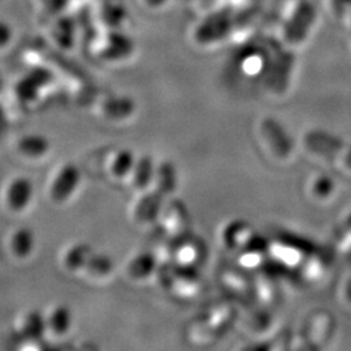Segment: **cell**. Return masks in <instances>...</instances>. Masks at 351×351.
I'll list each match as a JSON object with an SVG mask.
<instances>
[{"label": "cell", "mask_w": 351, "mask_h": 351, "mask_svg": "<svg viewBox=\"0 0 351 351\" xmlns=\"http://www.w3.org/2000/svg\"><path fill=\"white\" fill-rule=\"evenodd\" d=\"M19 333L24 341L27 342H39L46 329V317L39 311H29L23 315L17 324Z\"/></svg>", "instance_id": "5bb4252c"}, {"label": "cell", "mask_w": 351, "mask_h": 351, "mask_svg": "<svg viewBox=\"0 0 351 351\" xmlns=\"http://www.w3.org/2000/svg\"><path fill=\"white\" fill-rule=\"evenodd\" d=\"M176 185H177V172L173 164L169 162L158 164L155 169L152 189L158 190L159 193L163 194L164 197H167L175 191Z\"/></svg>", "instance_id": "d6986e66"}, {"label": "cell", "mask_w": 351, "mask_h": 351, "mask_svg": "<svg viewBox=\"0 0 351 351\" xmlns=\"http://www.w3.org/2000/svg\"><path fill=\"white\" fill-rule=\"evenodd\" d=\"M114 269L113 261L106 254L93 252L81 274L93 281H103L111 277Z\"/></svg>", "instance_id": "9a60e30c"}, {"label": "cell", "mask_w": 351, "mask_h": 351, "mask_svg": "<svg viewBox=\"0 0 351 351\" xmlns=\"http://www.w3.org/2000/svg\"><path fill=\"white\" fill-rule=\"evenodd\" d=\"M0 86H1V82H0Z\"/></svg>", "instance_id": "603a6c76"}, {"label": "cell", "mask_w": 351, "mask_h": 351, "mask_svg": "<svg viewBox=\"0 0 351 351\" xmlns=\"http://www.w3.org/2000/svg\"><path fill=\"white\" fill-rule=\"evenodd\" d=\"M204 252L206 249L202 245L201 241L191 239L190 236L175 241L173 259L180 265L197 268V265L204 258Z\"/></svg>", "instance_id": "9c48e42d"}, {"label": "cell", "mask_w": 351, "mask_h": 351, "mask_svg": "<svg viewBox=\"0 0 351 351\" xmlns=\"http://www.w3.org/2000/svg\"><path fill=\"white\" fill-rule=\"evenodd\" d=\"M8 249L17 259L29 258L36 249V236L33 230L26 226L14 229L8 239Z\"/></svg>", "instance_id": "8fae6325"}, {"label": "cell", "mask_w": 351, "mask_h": 351, "mask_svg": "<svg viewBox=\"0 0 351 351\" xmlns=\"http://www.w3.org/2000/svg\"><path fill=\"white\" fill-rule=\"evenodd\" d=\"M73 326V315L68 306L58 304L46 316V329L51 336L63 337Z\"/></svg>", "instance_id": "7c38bea8"}, {"label": "cell", "mask_w": 351, "mask_h": 351, "mask_svg": "<svg viewBox=\"0 0 351 351\" xmlns=\"http://www.w3.org/2000/svg\"><path fill=\"white\" fill-rule=\"evenodd\" d=\"M156 165L151 156H139L134 164L130 175L128 176V185L137 194L145 193L152 189Z\"/></svg>", "instance_id": "ba28073f"}, {"label": "cell", "mask_w": 351, "mask_h": 351, "mask_svg": "<svg viewBox=\"0 0 351 351\" xmlns=\"http://www.w3.org/2000/svg\"><path fill=\"white\" fill-rule=\"evenodd\" d=\"M136 110V104L130 98L114 97L101 104V114L111 121H123L129 119Z\"/></svg>", "instance_id": "e0dca14e"}, {"label": "cell", "mask_w": 351, "mask_h": 351, "mask_svg": "<svg viewBox=\"0 0 351 351\" xmlns=\"http://www.w3.org/2000/svg\"><path fill=\"white\" fill-rule=\"evenodd\" d=\"M16 149L24 158L38 160L45 158L49 154L51 149L50 141L42 134L30 133V134L23 136L17 141Z\"/></svg>", "instance_id": "4fadbf2b"}, {"label": "cell", "mask_w": 351, "mask_h": 351, "mask_svg": "<svg viewBox=\"0 0 351 351\" xmlns=\"http://www.w3.org/2000/svg\"><path fill=\"white\" fill-rule=\"evenodd\" d=\"M303 146L310 155L351 180V143L326 132L313 130L303 137Z\"/></svg>", "instance_id": "6da1fadb"}, {"label": "cell", "mask_w": 351, "mask_h": 351, "mask_svg": "<svg viewBox=\"0 0 351 351\" xmlns=\"http://www.w3.org/2000/svg\"><path fill=\"white\" fill-rule=\"evenodd\" d=\"M165 285H168L178 295L189 297L199 290L201 281L194 267H185L177 264L173 268L168 269Z\"/></svg>", "instance_id": "8992f818"}, {"label": "cell", "mask_w": 351, "mask_h": 351, "mask_svg": "<svg viewBox=\"0 0 351 351\" xmlns=\"http://www.w3.org/2000/svg\"><path fill=\"white\" fill-rule=\"evenodd\" d=\"M8 30L4 26H0V46H4L8 42Z\"/></svg>", "instance_id": "7402d4cb"}, {"label": "cell", "mask_w": 351, "mask_h": 351, "mask_svg": "<svg viewBox=\"0 0 351 351\" xmlns=\"http://www.w3.org/2000/svg\"><path fill=\"white\" fill-rule=\"evenodd\" d=\"M261 136L264 141L265 149L276 159H284L289 156L291 145L285 130L272 119H267L261 126Z\"/></svg>", "instance_id": "52a82bcc"}, {"label": "cell", "mask_w": 351, "mask_h": 351, "mask_svg": "<svg viewBox=\"0 0 351 351\" xmlns=\"http://www.w3.org/2000/svg\"><path fill=\"white\" fill-rule=\"evenodd\" d=\"M34 197V185L27 177H14L3 193V201L11 213H23L29 207Z\"/></svg>", "instance_id": "5b68a950"}, {"label": "cell", "mask_w": 351, "mask_h": 351, "mask_svg": "<svg viewBox=\"0 0 351 351\" xmlns=\"http://www.w3.org/2000/svg\"><path fill=\"white\" fill-rule=\"evenodd\" d=\"M164 198L163 194L155 189L138 194V198L132 208L133 220L142 226L156 223L163 211Z\"/></svg>", "instance_id": "3957f363"}, {"label": "cell", "mask_w": 351, "mask_h": 351, "mask_svg": "<svg viewBox=\"0 0 351 351\" xmlns=\"http://www.w3.org/2000/svg\"><path fill=\"white\" fill-rule=\"evenodd\" d=\"M160 220L168 239H180L189 236L190 232V216L188 208L181 201H171L164 204Z\"/></svg>", "instance_id": "277c9868"}, {"label": "cell", "mask_w": 351, "mask_h": 351, "mask_svg": "<svg viewBox=\"0 0 351 351\" xmlns=\"http://www.w3.org/2000/svg\"><path fill=\"white\" fill-rule=\"evenodd\" d=\"M81 182V172L73 163H64L51 178L49 195L53 203L68 201Z\"/></svg>", "instance_id": "7a4b0ae2"}, {"label": "cell", "mask_w": 351, "mask_h": 351, "mask_svg": "<svg viewBox=\"0 0 351 351\" xmlns=\"http://www.w3.org/2000/svg\"><path fill=\"white\" fill-rule=\"evenodd\" d=\"M137 162V156L129 149H120L113 152L108 162V171L117 180H126L130 175L134 164Z\"/></svg>", "instance_id": "ac0fdd59"}, {"label": "cell", "mask_w": 351, "mask_h": 351, "mask_svg": "<svg viewBox=\"0 0 351 351\" xmlns=\"http://www.w3.org/2000/svg\"><path fill=\"white\" fill-rule=\"evenodd\" d=\"M308 190L315 201H326L333 195L335 185L328 177H314Z\"/></svg>", "instance_id": "ffe728a7"}, {"label": "cell", "mask_w": 351, "mask_h": 351, "mask_svg": "<svg viewBox=\"0 0 351 351\" xmlns=\"http://www.w3.org/2000/svg\"><path fill=\"white\" fill-rule=\"evenodd\" d=\"M336 241L341 250H351V216L342 226H339L336 233Z\"/></svg>", "instance_id": "44dd1931"}, {"label": "cell", "mask_w": 351, "mask_h": 351, "mask_svg": "<svg viewBox=\"0 0 351 351\" xmlns=\"http://www.w3.org/2000/svg\"><path fill=\"white\" fill-rule=\"evenodd\" d=\"M158 263L159 259L152 252H139L126 264V275L136 281L146 280L155 274L158 269Z\"/></svg>", "instance_id": "30bf717a"}, {"label": "cell", "mask_w": 351, "mask_h": 351, "mask_svg": "<svg viewBox=\"0 0 351 351\" xmlns=\"http://www.w3.org/2000/svg\"><path fill=\"white\" fill-rule=\"evenodd\" d=\"M93 252L94 251L88 243H84V242L72 243L64 250L62 255L64 269L69 272H81Z\"/></svg>", "instance_id": "2e32d148"}]
</instances>
